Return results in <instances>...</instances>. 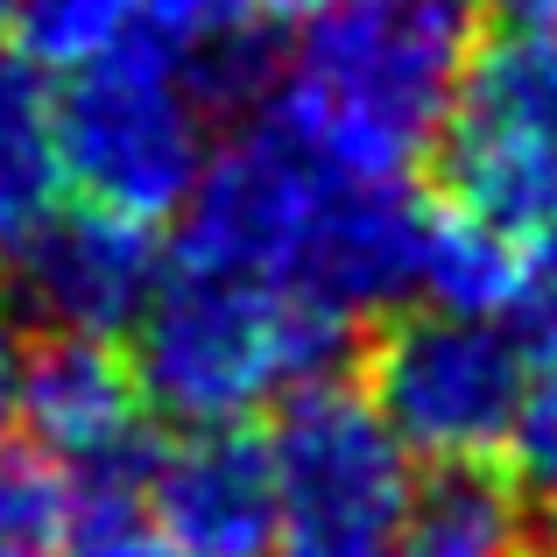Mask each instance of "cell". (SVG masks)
<instances>
[{"instance_id": "obj_15", "label": "cell", "mask_w": 557, "mask_h": 557, "mask_svg": "<svg viewBox=\"0 0 557 557\" xmlns=\"http://www.w3.org/2000/svg\"><path fill=\"white\" fill-rule=\"evenodd\" d=\"M135 28V0H8L0 36H14V57H28L36 71H78Z\"/></svg>"}, {"instance_id": "obj_23", "label": "cell", "mask_w": 557, "mask_h": 557, "mask_svg": "<svg viewBox=\"0 0 557 557\" xmlns=\"http://www.w3.org/2000/svg\"><path fill=\"white\" fill-rule=\"evenodd\" d=\"M283 8H289V14H304V8H318V0H283Z\"/></svg>"}, {"instance_id": "obj_10", "label": "cell", "mask_w": 557, "mask_h": 557, "mask_svg": "<svg viewBox=\"0 0 557 557\" xmlns=\"http://www.w3.org/2000/svg\"><path fill=\"white\" fill-rule=\"evenodd\" d=\"M141 516L184 557H269L275 544V451L255 423L177 431V445L141 459Z\"/></svg>"}, {"instance_id": "obj_22", "label": "cell", "mask_w": 557, "mask_h": 557, "mask_svg": "<svg viewBox=\"0 0 557 557\" xmlns=\"http://www.w3.org/2000/svg\"><path fill=\"white\" fill-rule=\"evenodd\" d=\"M536 557H557V530H550V544H536Z\"/></svg>"}, {"instance_id": "obj_4", "label": "cell", "mask_w": 557, "mask_h": 557, "mask_svg": "<svg viewBox=\"0 0 557 557\" xmlns=\"http://www.w3.org/2000/svg\"><path fill=\"white\" fill-rule=\"evenodd\" d=\"M57 99V156L64 190L127 219H177L190 184L212 163L219 99L184 50L135 28L107 57L64 71Z\"/></svg>"}, {"instance_id": "obj_2", "label": "cell", "mask_w": 557, "mask_h": 557, "mask_svg": "<svg viewBox=\"0 0 557 557\" xmlns=\"http://www.w3.org/2000/svg\"><path fill=\"white\" fill-rule=\"evenodd\" d=\"M480 0H318L269 57L261 121L360 184H403L431 156L473 57Z\"/></svg>"}, {"instance_id": "obj_7", "label": "cell", "mask_w": 557, "mask_h": 557, "mask_svg": "<svg viewBox=\"0 0 557 557\" xmlns=\"http://www.w3.org/2000/svg\"><path fill=\"white\" fill-rule=\"evenodd\" d=\"M522 325L516 318L403 311L368 360V409L423 466H487L516 417Z\"/></svg>"}, {"instance_id": "obj_16", "label": "cell", "mask_w": 557, "mask_h": 557, "mask_svg": "<svg viewBox=\"0 0 557 557\" xmlns=\"http://www.w3.org/2000/svg\"><path fill=\"white\" fill-rule=\"evenodd\" d=\"M71 530V487L36 451L0 445V557H57Z\"/></svg>"}, {"instance_id": "obj_9", "label": "cell", "mask_w": 557, "mask_h": 557, "mask_svg": "<svg viewBox=\"0 0 557 557\" xmlns=\"http://www.w3.org/2000/svg\"><path fill=\"white\" fill-rule=\"evenodd\" d=\"M64 487H135L149 459V403L121 339H42L28 354L22 423Z\"/></svg>"}, {"instance_id": "obj_6", "label": "cell", "mask_w": 557, "mask_h": 557, "mask_svg": "<svg viewBox=\"0 0 557 557\" xmlns=\"http://www.w3.org/2000/svg\"><path fill=\"white\" fill-rule=\"evenodd\" d=\"M451 212L530 240L557 219V36L508 28L466 57L431 135Z\"/></svg>"}, {"instance_id": "obj_8", "label": "cell", "mask_w": 557, "mask_h": 557, "mask_svg": "<svg viewBox=\"0 0 557 557\" xmlns=\"http://www.w3.org/2000/svg\"><path fill=\"white\" fill-rule=\"evenodd\" d=\"M14 311L50 325V339H127L149 311L170 255L149 219L107 205H57L36 233L8 255Z\"/></svg>"}, {"instance_id": "obj_12", "label": "cell", "mask_w": 557, "mask_h": 557, "mask_svg": "<svg viewBox=\"0 0 557 557\" xmlns=\"http://www.w3.org/2000/svg\"><path fill=\"white\" fill-rule=\"evenodd\" d=\"M409 311L459 318H516L522 311V240L473 212L431 205L417 240V297Z\"/></svg>"}, {"instance_id": "obj_3", "label": "cell", "mask_w": 557, "mask_h": 557, "mask_svg": "<svg viewBox=\"0 0 557 557\" xmlns=\"http://www.w3.org/2000/svg\"><path fill=\"white\" fill-rule=\"evenodd\" d=\"M354 332V318L297 289L170 261L149 311L127 332L135 339L127 368L156 417H170L177 431H212L269 417L311 381H339Z\"/></svg>"}, {"instance_id": "obj_1", "label": "cell", "mask_w": 557, "mask_h": 557, "mask_svg": "<svg viewBox=\"0 0 557 557\" xmlns=\"http://www.w3.org/2000/svg\"><path fill=\"white\" fill-rule=\"evenodd\" d=\"M423 212L431 205H417L403 184L339 177L255 121L219 141L205 177L190 184L170 261L255 275L368 325L381 311H409L417 297Z\"/></svg>"}, {"instance_id": "obj_5", "label": "cell", "mask_w": 557, "mask_h": 557, "mask_svg": "<svg viewBox=\"0 0 557 557\" xmlns=\"http://www.w3.org/2000/svg\"><path fill=\"white\" fill-rule=\"evenodd\" d=\"M275 451V544L269 557H388L417 494V459L381 431L368 395L311 381L269 409Z\"/></svg>"}, {"instance_id": "obj_11", "label": "cell", "mask_w": 557, "mask_h": 557, "mask_svg": "<svg viewBox=\"0 0 557 557\" xmlns=\"http://www.w3.org/2000/svg\"><path fill=\"white\" fill-rule=\"evenodd\" d=\"M388 557H536L530 502L487 466H445L409 494Z\"/></svg>"}, {"instance_id": "obj_20", "label": "cell", "mask_w": 557, "mask_h": 557, "mask_svg": "<svg viewBox=\"0 0 557 557\" xmlns=\"http://www.w3.org/2000/svg\"><path fill=\"white\" fill-rule=\"evenodd\" d=\"M530 311H557V219L522 240V311L516 318H530Z\"/></svg>"}, {"instance_id": "obj_14", "label": "cell", "mask_w": 557, "mask_h": 557, "mask_svg": "<svg viewBox=\"0 0 557 557\" xmlns=\"http://www.w3.org/2000/svg\"><path fill=\"white\" fill-rule=\"evenodd\" d=\"M502 459H508V487L557 516V311L522 318V381H516V417H508Z\"/></svg>"}, {"instance_id": "obj_18", "label": "cell", "mask_w": 557, "mask_h": 557, "mask_svg": "<svg viewBox=\"0 0 557 557\" xmlns=\"http://www.w3.org/2000/svg\"><path fill=\"white\" fill-rule=\"evenodd\" d=\"M57 557H184L149 530L135 487H71V530Z\"/></svg>"}, {"instance_id": "obj_19", "label": "cell", "mask_w": 557, "mask_h": 557, "mask_svg": "<svg viewBox=\"0 0 557 557\" xmlns=\"http://www.w3.org/2000/svg\"><path fill=\"white\" fill-rule=\"evenodd\" d=\"M28 354H36V339H28V318L14 311V304H0V445H8V431L22 423Z\"/></svg>"}, {"instance_id": "obj_13", "label": "cell", "mask_w": 557, "mask_h": 557, "mask_svg": "<svg viewBox=\"0 0 557 557\" xmlns=\"http://www.w3.org/2000/svg\"><path fill=\"white\" fill-rule=\"evenodd\" d=\"M64 205L57 99L28 57H0V261Z\"/></svg>"}, {"instance_id": "obj_17", "label": "cell", "mask_w": 557, "mask_h": 557, "mask_svg": "<svg viewBox=\"0 0 557 557\" xmlns=\"http://www.w3.org/2000/svg\"><path fill=\"white\" fill-rule=\"evenodd\" d=\"M283 0H135V22L184 57H247L269 50L261 28Z\"/></svg>"}, {"instance_id": "obj_21", "label": "cell", "mask_w": 557, "mask_h": 557, "mask_svg": "<svg viewBox=\"0 0 557 557\" xmlns=\"http://www.w3.org/2000/svg\"><path fill=\"white\" fill-rule=\"evenodd\" d=\"M508 14V28H536V36H557V0H494Z\"/></svg>"}]
</instances>
